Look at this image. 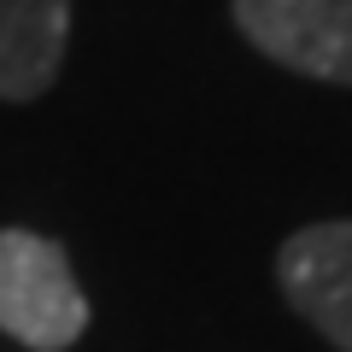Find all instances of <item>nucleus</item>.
Instances as JSON below:
<instances>
[{
  "label": "nucleus",
  "instance_id": "f03ea898",
  "mask_svg": "<svg viewBox=\"0 0 352 352\" xmlns=\"http://www.w3.org/2000/svg\"><path fill=\"white\" fill-rule=\"evenodd\" d=\"M229 12L264 59L352 88V0H235Z\"/></svg>",
  "mask_w": 352,
  "mask_h": 352
},
{
  "label": "nucleus",
  "instance_id": "f257e3e1",
  "mask_svg": "<svg viewBox=\"0 0 352 352\" xmlns=\"http://www.w3.org/2000/svg\"><path fill=\"white\" fill-rule=\"evenodd\" d=\"M0 329L30 352H65L88 329V300L53 235L0 229Z\"/></svg>",
  "mask_w": 352,
  "mask_h": 352
},
{
  "label": "nucleus",
  "instance_id": "7ed1b4c3",
  "mask_svg": "<svg viewBox=\"0 0 352 352\" xmlns=\"http://www.w3.org/2000/svg\"><path fill=\"white\" fill-rule=\"evenodd\" d=\"M276 282L329 346L352 352V223L294 229L276 252Z\"/></svg>",
  "mask_w": 352,
  "mask_h": 352
},
{
  "label": "nucleus",
  "instance_id": "20e7f679",
  "mask_svg": "<svg viewBox=\"0 0 352 352\" xmlns=\"http://www.w3.org/2000/svg\"><path fill=\"white\" fill-rule=\"evenodd\" d=\"M71 41V0H0V100L47 94Z\"/></svg>",
  "mask_w": 352,
  "mask_h": 352
}]
</instances>
